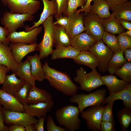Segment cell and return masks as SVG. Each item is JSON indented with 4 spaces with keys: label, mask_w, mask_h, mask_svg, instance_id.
Here are the masks:
<instances>
[{
    "label": "cell",
    "mask_w": 131,
    "mask_h": 131,
    "mask_svg": "<svg viewBox=\"0 0 131 131\" xmlns=\"http://www.w3.org/2000/svg\"><path fill=\"white\" fill-rule=\"evenodd\" d=\"M42 67L46 79L50 86L66 96H73L77 93L79 88L67 74L50 67L47 62Z\"/></svg>",
    "instance_id": "1"
},
{
    "label": "cell",
    "mask_w": 131,
    "mask_h": 131,
    "mask_svg": "<svg viewBox=\"0 0 131 131\" xmlns=\"http://www.w3.org/2000/svg\"><path fill=\"white\" fill-rule=\"evenodd\" d=\"M80 112L78 106L68 105L58 109L55 115L59 125L63 126L67 130L74 131L80 127L81 121L78 117Z\"/></svg>",
    "instance_id": "2"
},
{
    "label": "cell",
    "mask_w": 131,
    "mask_h": 131,
    "mask_svg": "<svg viewBox=\"0 0 131 131\" xmlns=\"http://www.w3.org/2000/svg\"><path fill=\"white\" fill-rule=\"evenodd\" d=\"M101 76L96 68L87 73L81 67L77 70L76 76L74 80L79 84L81 90L89 92L104 85Z\"/></svg>",
    "instance_id": "3"
},
{
    "label": "cell",
    "mask_w": 131,
    "mask_h": 131,
    "mask_svg": "<svg viewBox=\"0 0 131 131\" xmlns=\"http://www.w3.org/2000/svg\"><path fill=\"white\" fill-rule=\"evenodd\" d=\"M53 20V15H51L42 24L44 29L43 38L35 48V50L39 51V55L42 59L51 54L53 50V34L55 26Z\"/></svg>",
    "instance_id": "4"
},
{
    "label": "cell",
    "mask_w": 131,
    "mask_h": 131,
    "mask_svg": "<svg viewBox=\"0 0 131 131\" xmlns=\"http://www.w3.org/2000/svg\"><path fill=\"white\" fill-rule=\"evenodd\" d=\"M106 90L103 89L89 94L76 93L69 100L72 103L78 104L80 112L89 106L101 105L106 98Z\"/></svg>",
    "instance_id": "5"
},
{
    "label": "cell",
    "mask_w": 131,
    "mask_h": 131,
    "mask_svg": "<svg viewBox=\"0 0 131 131\" xmlns=\"http://www.w3.org/2000/svg\"><path fill=\"white\" fill-rule=\"evenodd\" d=\"M34 17L33 15L28 14H13L6 11L3 13L0 22L9 34L18 28L24 27L26 21H32Z\"/></svg>",
    "instance_id": "6"
},
{
    "label": "cell",
    "mask_w": 131,
    "mask_h": 131,
    "mask_svg": "<svg viewBox=\"0 0 131 131\" xmlns=\"http://www.w3.org/2000/svg\"><path fill=\"white\" fill-rule=\"evenodd\" d=\"M6 6L12 13L33 15L39 9L41 2L36 0H5Z\"/></svg>",
    "instance_id": "7"
},
{
    "label": "cell",
    "mask_w": 131,
    "mask_h": 131,
    "mask_svg": "<svg viewBox=\"0 0 131 131\" xmlns=\"http://www.w3.org/2000/svg\"><path fill=\"white\" fill-rule=\"evenodd\" d=\"M85 32L97 41L102 40L105 31L101 22V19L96 14L89 12L83 17Z\"/></svg>",
    "instance_id": "8"
},
{
    "label": "cell",
    "mask_w": 131,
    "mask_h": 131,
    "mask_svg": "<svg viewBox=\"0 0 131 131\" xmlns=\"http://www.w3.org/2000/svg\"><path fill=\"white\" fill-rule=\"evenodd\" d=\"M88 51L92 52L97 59L99 70L103 73L106 72L108 63L114 53L102 40L97 41Z\"/></svg>",
    "instance_id": "9"
},
{
    "label": "cell",
    "mask_w": 131,
    "mask_h": 131,
    "mask_svg": "<svg viewBox=\"0 0 131 131\" xmlns=\"http://www.w3.org/2000/svg\"><path fill=\"white\" fill-rule=\"evenodd\" d=\"M106 106L99 105L92 106L85 111L81 112V116L84 119L90 129L94 131H100L102 111Z\"/></svg>",
    "instance_id": "10"
},
{
    "label": "cell",
    "mask_w": 131,
    "mask_h": 131,
    "mask_svg": "<svg viewBox=\"0 0 131 131\" xmlns=\"http://www.w3.org/2000/svg\"><path fill=\"white\" fill-rule=\"evenodd\" d=\"M2 108L4 122L8 125L18 124L25 127L29 124H34L38 122L39 119L25 112L10 111L5 110L2 107Z\"/></svg>",
    "instance_id": "11"
},
{
    "label": "cell",
    "mask_w": 131,
    "mask_h": 131,
    "mask_svg": "<svg viewBox=\"0 0 131 131\" xmlns=\"http://www.w3.org/2000/svg\"><path fill=\"white\" fill-rule=\"evenodd\" d=\"M43 28V26H41L35 27L28 32L15 31L8 34L7 38L10 43L33 44L36 43L37 36L42 31Z\"/></svg>",
    "instance_id": "12"
},
{
    "label": "cell",
    "mask_w": 131,
    "mask_h": 131,
    "mask_svg": "<svg viewBox=\"0 0 131 131\" xmlns=\"http://www.w3.org/2000/svg\"><path fill=\"white\" fill-rule=\"evenodd\" d=\"M83 13L75 11L68 17V24L66 29L71 39L75 35L85 31L83 21Z\"/></svg>",
    "instance_id": "13"
},
{
    "label": "cell",
    "mask_w": 131,
    "mask_h": 131,
    "mask_svg": "<svg viewBox=\"0 0 131 131\" xmlns=\"http://www.w3.org/2000/svg\"><path fill=\"white\" fill-rule=\"evenodd\" d=\"M43 4V11L39 20L33 23V26L29 27L28 25L25 27V31L28 32L34 28L42 24L50 16L55 14L57 12V5L56 0H42Z\"/></svg>",
    "instance_id": "14"
},
{
    "label": "cell",
    "mask_w": 131,
    "mask_h": 131,
    "mask_svg": "<svg viewBox=\"0 0 131 131\" xmlns=\"http://www.w3.org/2000/svg\"><path fill=\"white\" fill-rule=\"evenodd\" d=\"M54 102L53 100L48 102H40L23 105L25 112L29 115L39 118L47 115L52 109Z\"/></svg>",
    "instance_id": "15"
},
{
    "label": "cell",
    "mask_w": 131,
    "mask_h": 131,
    "mask_svg": "<svg viewBox=\"0 0 131 131\" xmlns=\"http://www.w3.org/2000/svg\"><path fill=\"white\" fill-rule=\"evenodd\" d=\"M0 105L7 110L25 112L23 105L14 96L1 89H0Z\"/></svg>",
    "instance_id": "16"
},
{
    "label": "cell",
    "mask_w": 131,
    "mask_h": 131,
    "mask_svg": "<svg viewBox=\"0 0 131 131\" xmlns=\"http://www.w3.org/2000/svg\"><path fill=\"white\" fill-rule=\"evenodd\" d=\"M37 44L35 43L31 44L22 43H10L9 47L11 50L13 56L18 64L26 55L35 50Z\"/></svg>",
    "instance_id": "17"
},
{
    "label": "cell",
    "mask_w": 131,
    "mask_h": 131,
    "mask_svg": "<svg viewBox=\"0 0 131 131\" xmlns=\"http://www.w3.org/2000/svg\"><path fill=\"white\" fill-rule=\"evenodd\" d=\"M0 64L7 67L13 73H16L18 64L12 55L8 45L0 42Z\"/></svg>",
    "instance_id": "18"
},
{
    "label": "cell",
    "mask_w": 131,
    "mask_h": 131,
    "mask_svg": "<svg viewBox=\"0 0 131 131\" xmlns=\"http://www.w3.org/2000/svg\"><path fill=\"white\" fill-rule=\"evenodd\" d=\"M97 42L85 32L74 36L71 39V46L80 51H88Z\"/></svg>",
    "instance_id": "19"
},
{
    "label": "cell",
    "mask_w": 131,
    "mask_h": 131,
    "mask_svg": "<svg viewBox=\"0 0 131 131\" xmlns=\"http://www.w3.org/2000/svg\"><path fill=\"white\" fill-rule=\"evenodd\" d=\"M121 100L125 107L131 108V84L129 83L124 89L119 91L112 93L105 99L102 104L104 105L115 100Z\"/></svg>",
    "instance_id": "20"
},
{
    "label": "cell",
    "mask_w": 131,
    "mask_h": 131,
    "mask_svg": "<svg viewBox=\"0 0 131 131\" xmlns=\"http://www.w3.org/2000/svg\"><path fill=\"white\" fill-rule=\"evenodd\" d=\"M26 81L21 78H18L15 73L7 75L1 89L14 96L22 87Z\"/></svg>",
    "instance_id": "21"
},
{
    "label": "cell",
    "mask_w": 131,
    "mask_h": 131,
    "mask_svg": "<svg viewBox=\"0 0 131 131\" xmlns=\"http://www.w3.org/2000/svg\"><path fill=\"white\" fill-rule=\"evenodd\" d=\"M51 95L47 90L32 86L27 102L28 104L49 102L52 100Z\"/></svg>",
    "instance_id": "22"
},
{
    "label": "cell",
    "mask_w": 131,
    "mask_h": 131,
    "mask_svg": "<svg viewBox=\"0 0 131 131\" xmlns=\"http://www.w3.org/2000/svg\"><path fill=\"white\" fill-rule=\"evenodd\" d=\"M41 58L37 53L34 55L29 56L27 59L31 65V72L35 81H43L46 79L44 72L41 62Z\"/></svg>",
    "instance_id": "23"
},
{
    "label": "cell",
    "mask_w": 131,
    "mask_h": 131,
    "mask_svg": "<svg viewBox=\"0 0 131 131\" xmlns=\"http://www.w3.org/2000/svg\"><path fill=\"white\" fill-rule=\"evenodd\" d=\"M101 78L110 94L121 90L129 83L122 79H119L116 76L111 74L101 76Z\"/></svg>",
    "instance_id": "24"
},
{
    "label": "cell",
    "mask_w": 131,
    "mask_h": 131,
    "mask_svg": "<svg viewBox=\"0 0 131 131\" xmlns=\"http://www.w3.org/2000/svg\"><path fill=\"white\" fill-rule=\"evenodd\" d=\"M55 47L56 49L53 50L51 54V58L53 60L64 58L73 59L77 56L80 52L71 46L68 47L57 46Z\"/></svg>",
    "instance_id": "25"
},
{
    "label": "cell",
    "mask_w": 131,
    "mask_h": 131,
    "mask_svg": "<svg viewBox=\"0 0 131 131\" xmlns=\"http://www.w3.org/2000/svg\"><path fill=\"white\" fill-rule=\"evenodd\" d=\"M73 59L75 63L87 66L92 70L98 65V62L94 54L89 51H80L79 55Z\"/></svg>",
    "instance_id": "26"
},
{
    "label": "cell",
    "mask_w": 131,
    "mask_h": 131,
    "mask_svg": "<svg viewBox=\"0 0 131 131\" xmlns=\"http://www.w3.org/2000/svg\"><path fill=\"white\" fill-rule=\"evenodd\" d=\"M101 22L105 31L111 34H119L124 31L113 12L108 18L101 19Z\"/></svg>",
    "instance_id": "27"
},
{
    "label": "cell",
    "mask_w": 131,
    "mask_h": 131,
    "mask_svg": "<svg viewBox=\"0 0 131 131\" xmlns=\"http://www.w3.org/2000/svg\"><path fill=\"white\" fill-rule=\"evenodd\" d=\"M91 5L90 12L97 15L101 19H106L111 15L109 4L104 0H93Z\"/></svg>",
    "instance_id": "28"
},
{
    "label": "cell",
    "mask_w": 131,
    "mask_h": 131,
    "mask_svg": "<svg viewBox=\"0 0 131 131\" xmlns=\"http://www.w3.org/2000/svg\"><path fill=\"white\" fill-rule=\"evenodd\" d=\"M53 38L55 46H61L68 47L71 46L70 38L65 28L60 25H55Z\"/></svg>",
    "instance_id": "29"
},
{
    "label": "cell",
    "mask_w": 131,
    "mask_h": 131,
    "mask_svg": "<svg viewBox=\"0 0 131 131\" xmlns=\"http://www.w3.org/2000/svg\"><path fill=\"white\" fill-rule=\"evenodd\" d=\"M16 76L29 83L32 86H35V81L31 72V65L29 61L26 60L18 64Z\"/></svg>",
    "instance_id": "30"
},
{
    "label": "cell",
    "mask_w": 131,
    "mask_h": 131,
    "mask_svg": "<svg viewBox=\"0 0 131 131\" xmlns=\"http://www.w3.org/2000/svg\"><path fill=\"white\" fill-rule=\"evenodd\" d=\"M118 20L123 19L131 21V2L128 1L116 5L112 10Z\"/></svg>",
    "instance_id": "31"
},
{
    "label": "cell",
    "mask_w": 131,
    "mask_h": 131,
    "mask_svg": "<svg viewBox=\"0 0 131 131\" xmlns=\"http://www.w3.org/2000/svg\"><path fill=\"white\" fill-rule=\"evenodd\" d=\"M123 52V51L120 49L114 53L107 66V71L110 74H114L115 71L120 68L126 62Z\"/></svg>",
    "instance_id": "32"
},
{
    "label": "cell",
    "mask_w": 131,
    "mask_h": 131,
    "mask_svg": "<svg viewBox=\"0 0 131 131\" xmlns=\"http://www.w3.org/2000/svg\"><path fill=\"white\" fill-rule=\"evenodd\" d=\"M118 121L123 131H127L131 123V108L125 107L119 110L117 114Z\"/></svg>",
    "instance_id": "33"
},
{
    "label": "cell",
    "mask_w": 131,
    "mask_h": 131,
    "mask_svg": "<svg viewBox=\"0 0 131 131\" xmlns=\"http://www.w3.org/2000/svg\"><path fill=\"white\" fill-rule=\"evenodd\" d=\"M102 40L113 53L120 49L117 37L114 35L105 31Z\"/></svg>",
    "instance_id": "34"
},
{
    "label": "cell",
    "mask_w": 131,
    "mask_h": 131,
    "mask_svg": "<svg viewBox=\"0 0 131 131\" xmlns=\"http://www.w3.org/2000/svg\"><path fill=\"white\" fill-rule=\"evenodd\" d=\"M114 74L126 82H131V62H126L120 68L117 70Z\"/></svg>",
    "instance_id": "35"
},
{
    "label": "cell",
    "mask_w": 131,
    "mask_h": 131,
    "mask_svg": "<svg viewBox=\"0 0 131 131\" xmlns=\"http://www.w3.org/2000/svg\"><path fill=\"white\" fill-rule=\"evenodd\" d=\"M31 87L29 83L26 81L23 85L14 96L23 105L28 104L27 100Z\"/></svg>",
    "instance_id": "36"
},
{
    "label": "cell",
    "mask_w": 131,
    "mask_h": 131,
    "mask_svg": "<svg viewBox=\"0 0 131 131\" xmlns=\"http://www.w3.org/2000/svg\"><path fill=\"white\" fill-rule=\"evenodd\" d=\"M86 2L87 0H67L65 16L68 17L71 14L74 13L78 7L82 8Z\"/></svg>",
    "instance_id": "37"
},
{
    "label": "cell",
    "mask_w": 131,
    "mask_h": 131,
    "mask_svg": "<svg viewBox=\"0 0 131 131\" xmlns=\"http://www.w3.org/2000/svg\"><path fill=\"white\" fill-rule=\"evenodd\" d=\"M117 36L120 50L124 51L125 49L131 48V37L121 33Z\"/></svg>",
    "instance_id": "38"
},
{
    "label": "cell",
    "mask_w": 131,
    "mask_h": 131,
    "mask_svg": "<svg viewBox=\"0 0 131 131\" xmlns=\"http://www.w3.org/2000/svg\"><path fill=\"white\" fill-rule=\"evenodd\" d=\"M114 102L107 104L103 110L102 114V121L113 122L114 121L112 114V108Z\"/></svg>",
    "instance_id": "39"
},
{
    "label": "cell",
    "mask_w": 131,
    "mask_h": 131,
    "mask_svg": "<svg viewBox=\"0 0 131 131\" xmlns=\"http://www.w3.org/2000/svg\"><path fill=\"white\" fill-rule=\"evenodd\" d=\"M67 0H56L57 5L56 13L54 15L56 19L62 15L65 16Z\"/></svg>",
    "instance_id": "40"
},
{
    "label": "cell",
    "mask_w": 131,
    "mask_h": 131,
    "mask_svg": "<svg viewBox=\"0 0 131 131\" xmlns=\"http://www.w3.org/2000/svg\"><path fill=\"white\" fill-rule=\"evenodd\" d=\"M46 128L48 131H66L65 128L58 126L55 123L52 116L49 115L46 120Z\"/></svg>",
    "instance_id": "41"
},
{
    "label": "cell",
    "mask_w": 131,
    "mask_h": 131,
    "mask_svg": "<svg viewBox=\"0 0 131 131\" xmlns=\"http://www.w3.org/2000/svg\"><path fill=\"white\" fill-rule=\"evenodd\" d=\"M115 123L113 122L102 121L100 125L101 131H115Z\"/></svg>",
    "instance_id": "42"
},
{
    "label": "cell",
    "mask_w": 131,
    "mask_h": 131,
    "mask_svg": "<svg viewBox=\"0 0 131 131\" xmlns=\"http://www.w3.org/2000/svg\"><path fill=\"white\" fill-rule=\"evenodd\" d=\"M9 34L8 31L6 28L0 26V42L9 45L10 43L7 38V36Z\"/></svg>",
    "instance_id": "43"
},
{
    "label": "cell",
    "mask_w": 131,
    "mask_h": 131,
    "mask_svg": "<svg viewBox=\"0 0 131 131\" xmlns=\"http://www.w3.org/2000/svg\"><path fill=\"white\" fill-rule=\"evenodd\" d=\"M10 71L5 66L0 64V84H2L6 78L7 74Z\"/></svg>",
    "instance_id": "44"
},
{
    "label": "cell",
    "mask_w": 131,
    "mask_h": 131,
    "mask_svg": "<svg viewBox=\"0 0 131 131\" xmlns=\"http://www.w3.org/2000/svg\"><path fill=\"white\" fill-rule=\"evenodd\" d=\"M56 20V21L54 22V24L60 25L63 27L66 30L68 24V17L66 16L62 15Z\"/></svg>",
    "instance_id": "45"
},
{
    "label": "cell",
    "mask_w": 131,
    "mask_h": 131,
    "mask_svg": "<svg viewBox=\"0 0 131 131\" xmlns=\"http://www.w3.org/2000/svg\"><path fill=\"white\" fill-rule=\"evenodd\" d=\"M4 116L2 107L0 108V131H9V127L4 124Z\"/></svg>",
    "instance_id": "46"
},
{
    "label": "cell",
    "mask_w": 131,
    "mask_h": 131,
    "mask_svg": "<svg viewBox=\"0 0 131 131\" xmlns=\"http://www.w3.org/2000/svg\"><path fill=\"white\" fill-rule=\"evenodd\" d=\"M93 0H87V2L84 6L81 9L77 10L75 11L78 13L84 12V14H86L90 12V8L91 2Z\"/></svg>",
    "instance_id": "47"
},
{
    "label": "cell",
    "mask_w": 131,
    "mask_h": 131,
    "mask_svg": "<svg viewBox=\"0 0 131 131\" xmlns=\"http://www.w3.org/2000/svg\"><path fill=\"white\" fill-rule=\"evenodd\" d=\"M46 116L47 115H46L39 118L38 122L34 124L36 131H44V123Z\"/></svg>",
    "instance_id": "48"
},
{
    "label": "cell",
    "mask_w": 131,
    "mask_h": 131,
    "mask_svg": "<svg viewBox=\"0 0 131 131\" xmlns=\"http://www.w3.org/2000/svg\"><path fill=\"white\" fill-rule=\"evenodd\" d=\"M109 4L110 9L112 11L117 5L129 1V0H104Z\"/></svg>",
    "instance_id": "49"
},
{
    "label": "cell",
    "mask_w": 131,
    "mask_h": 131,
    "mask_svg": "<svg viewBox=\"0 0 131 131\" xmlns=\"http://www.w3.org/2000/svg\"><path fill=\"white\" fill-rule=\"evenodd\" d=\"M25 128L24 126L18 124H14L9 127V131H25Z\"/></svg>",
    "instance_id": "50"
},
{
    "label": "cell",
    "mask_w": 131,
    "mask_h": 131,
    "mask_svg": "<svg viewBox=\"0 0 131 131\" xmlns=\"http://www.w3.org/2000/svg\"><path fill=\"white\" fill-rule=\"evenodd\" d=\"M120 25L127 30H131V23L130 21L123 19L119 20Z\"/></svg>",
    "instance_id": "51"
},
{
    "label": "cell",
    "mask_w": 131,
    "mask_h": 131,
    "mask_svg": "<svg viewBox=\"0 0 131 131\" xmlns=\"http://www.w3.org/2000/svg\"><path fill=\"white\" fill-rule=\"evenodd\" d=\"M124 58L126 61L131 62V48H129L124 50L123 51Z\"/></svg>",
    "instance_id": "52"
},
{
    "label": "cell",
    "mask_w": 131,
    "mask_h": 131,
    "mask_svg": "<svg viewBox=\"0 0 131 131\" xmlns=\"http://www.w3.org/2000/svg\"><path fill=\"white\" fill-rule=\"evenodd\" d=\"M25 128V131H36L34 124H29Z\"/></svg>",
    "instance_id": "53"
},
{
    "label": "cell",
    "mask_w": 131,
    "mask_h": 131,
    "mask_svg": "<svg viewBox=\"0 0 131 131\" xmlns=\"http://www.w3.org/2000/svg\"><path fill=\"white\" fill-rule=\"evenodd\" d=\"M122 33L124 34L131 37V30H127L126 32Z\"/></svg>",
    "instance_id": "54"
},
{
    "label": "cell",
    "mask_w": 131,
    "mask_h": 131,
    "mask_svg": "<svg viewBox=\"0 0 131 131\" xmlns=\"http://www.w3.org/2000/svg\"><path fill=\"white\" fill-rule=\"evenodd\" d=\"M1 2L2 4L6 6L5 0H1Z\"/></svg>",
    "instance_id": "55"
},
{
    "label": "cell",
    "mask_w": 131,
    "mask_h": 131,
    "mask_svg": "<svg viewBox=\"0 0 131 131\" xmlns=\"http://www.w3.org/2000/svg\"><path fill=\"white\" fill-rule=\"evenodd\" d=\"M1 107V105H0V108Z\"/></svg>",
    "instance_id": "56"
}]
</instances>
